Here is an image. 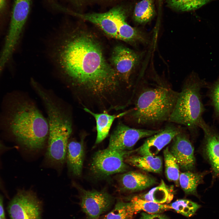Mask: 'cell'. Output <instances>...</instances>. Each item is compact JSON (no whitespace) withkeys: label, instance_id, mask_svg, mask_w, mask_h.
Wrapping results in <instances>:
<instances>
[{"label":"cell","instance_id":"1","mask_svg":"<svg viewBox=\"0 0 219 219\" xmlns=\"http://www.w3.org/2000/svg\"><path fill=\"white\" fill-rule=\"evenodd\" d=\"M57 60L72 85L102 106L114 107L121 99L123 82L106 61L99 42L90 33L75 29L58 46Z\"/></svg>","mask_w":219,"mask_h":219},{"label":"cell","instance_id":"11","mask_svg":"<svg viewBox=\"0 0 219 219\" xmlns=\"http://www.w3.org/2000/svg\"><path fill=\"white\" fill-rule=\"evenodd\" d=\"M72 185L80 193V205L86 219H99L100 215L111 206L112 197L106 192L86 190L73 182Z\"/></svg>","mask_w":219,"mask_h":219},{"label":"cell","instance_id":"20","mask_svg":"<svg viewBox=\"0 0 219 219\" xmlns=\"http://www.w3.org/2000/svg\"><path fill=\"white\" fill-rule=\"evenodd\" d=\"M156 15L154 0H141L135 6L133 18L137 23L144 25L150 22Z\"/></svg>","mask_w":219,"mask_h":219},{"label":"cell","instance_id":"25","mask_svg":"<svg viewBox=\"0 0 219 219\" xmlns=\"http://www.w3.org/2000/svg\"><path fill=\"white\" fill-rule=\"evenodd\" d=\"M214 0H166V5L179 12H189L197 9Z\"/></svg>","mask_w":219,"mask_h":219},{"label":"cell","instance_id":"14","mask_svg":"<svg viewBox=\"0 0 219 219\" xmlns=\"http://www.w3.org/2000/svg\"><path fill=\"white\" fill-rule=\"evenodd\" d=\"M172 140L169 150L179 167L186 171L192 170L195 164L194 148L184 130L183 129Z\"/></svg>","mask_w":219,"mask_h":219},{"label":"cell","instance_id":"16","mask_svg":"<svg viewBox=\"0 0 219 219\" xmlns=\"http://www.w3.org/2000/svg\"><path fill=\"white\" fill-rule=\"evenodd\" d=\"M83 138L79 141L72 140L68 141L66 159L69 172L73 176H81L84 156Z\"/></svg>","mask_w":219,"mask_h":219},{"label":"cell","instance_id":"3","mask_svg":"<svg viewBox=\"0 0 219 219\" xmlns=\"http://www.w3.org/2000/svg\"><path fill=\"white\" fill-rule=\"evenodd\" d=\"M12 105L6 119L10 132L27 148H42L48 138L47 120L29 100L17 99Z\"/></svg>","mask_w":219,"mask_h":219},{"label":"cell","instance_id":"5","mask_svg":"<svg viewBox=\"0 0 219 219\" xmlns=\"http://www.w3.org/2000/svg\"><path fill=\"white\" fill-rule=\"evenodd\" d=\"M205 85L204 81L195 73L187 76L179 92L168 122L184 126L192 134L197 132L204 111L201 90Z\"/></svg>","mask_w":219,"mask_h":219},{"label":"cell","instance_id":"18","mask_svg":"<svg viewBox=\"0 0 219 219\" xmlns=\"http://www.w3.org/2000/svg\"><path fill=\"white\" fill-rule=\"evenodd\" d=\"M84 109L92 115L96 120L97 132L96 144L101 142L108 135L110 127L115 119L126 115L129 111V110L118 115H112L106 112L102 113H95L87 108H85Z\"/></svg>","mask_w":219,"mask_h":219},{"label":"cell","instance_id":"17","mask_svg":"<svg viewBox=\"0 0 219 219\" xmlns=\"http://www.w3.org/2000/svg\"><path fill=\"white\" fill-rule=\"evenodd\" d=\"M120 182L122 189L131 192L144 190L157 183L156 179L153 177L136 171L123 174Z\"/></svg>","mask_w":219,"mask_h":219},{"label":"cell","instance_id":"8","mask_svg":"<svg viewBox=\"0 0 219 219\" xmlns=\"http://www.w3.org/2000/svg\"><path fill=\"white\" fill-rule=\"evenodd\" d=\"M130 152L108 148L96 152L93 156L91 169L99 176H108L123 172L127 169L125 158Z\"/></svg>","mask_w":219,"mask_h":219},{"label":"cell","instance_id":"15","mask_svg":"<svg viewBox=\"0 0 219 219\" xmlns=\"http://www.w3.org/2000/svg\"><path fill=\"white\" fill-rule=\"evenodd\" d=\"M199 127L204 133L203 153L210 165L214 177H219V134L203 120Z\"/></svg>","mask_w":219,"mask_h":219},{"label":"cell","instance_id":"28","mask_svg":"<svg viewBox=\"0 0 219 219\" xmlns=\"http://www.w3.org/2000/svg\"><path fill=\"white\" fill-rule=\"evenodd\" d=\"M11 13L10 0H0V35L9 22Z\"/></svg>","mask_w":219,"mask_h":219},{"label":"cell","instance_id":"10","mask_svg":"<svg viewBox=\"0 0 219 219\" xmlns=\"http://www.w3.org/2000/svg\"><path fill=\"white\" fill-rule=\"evenodd\" d=\"M161 129L133 128L120 123L111 135L107 148L119 151H127L131 149L140 139L152 136Z\"/></svg>","mask_w":219,"mask_h":219},{"label":"cell","instance_id":"33","mask_svg":"<svg viewBox=\"0 0 219 219\" xmlns=\"http://www.w3.org/2000/svg\"><path fill=\"white\" fill-rule=\"evenodd\" d=\"M0 219H2L1 217H0Z\"/></svg>","mask_w":219,"mask_h":219},{"label":"cell","instance_id":"23","mask_svg":"<svg viewBox=\"0 0 219 219\" xmlns=\"http://www.w3.org/2000/svg\"><path fill=\"white\" fill-rule=\"evenodd\" d=\"M135 214L141 211L151 214H160L172 209L169 205L148 201L137 196L134 197L130 202Z\"/></svg>","mask_w":219,"mask_h":219},{"label":"cell","instance_id":"30","mask_svg":"<svg viewBox=\"0 0 219 219\" xmlns=\"http://www.w3.org/2000/svg\"><path fill=\"white\" fill-rule=\"evenodd\" d=\"M139 219H169L165 215L160 214H151L142 212Z\"/></svg>","mask_w":219,"mask_h":219},{"label":"cell","instance_id":"27","mask_svg":"<svg viewBox=\"0 0 219 219\" xmlns=\"http://www.w3.org/2000/svg\"><path fill=\"white\" fill-rule=\"evenodd\" d=\"M169 205L176 212L187 217L193 216L200 207L196 203L187 199L178 200Z\"/></svg>","mask_w":219,"mask_h":219},{"label":"cell","instance_id":"9","mask_svg":"<svg viewBox=\"0 0 219 219\" xmlns=\"http://www.w3.org/2000/svg\"><path fill=\"white\" fill-rule=\"evenodd\" d=\"M41 202L31 191H19L8 207L11 219H40Z\"/></svg>","mask_w":219,"mask_h":219},{"label":"cell","instance_id":"4","mask_svg":"<svg viewBox=\"0 0 219 219\" xmlns=\"http://www.w3.org/2000/svg\"><path fill=\"white\" fill-rule=\"evenodd\" d=\"M37 94L44 103L48 116L46 158L53 163H63L66 159L68 139L72 130L71 116L46 90L39 89Z\"/></svg>","mask_w":219,"mask_h":219},{"label":"cell","instance_id":"12","mask_svg":"<svg viewBox=\"0 0 219 219\" xmlns=\"http://www.w3.org/2000/svg\"><path fill=\"white\" fill-rule=\"evenodd\" d=\"M140 59L139 54L129 48L119 45L113 49L110 61L111 66L120 78L130 87L131 73Z\"/></svg>","mask_w":219,"mask_h":219},{"label":"cell","instance_id":"7","mask_svg":"<svg viewBox=\"0 0 219 219\" xmlns=\"http://www.w3.org/2000/svg\"><path fill=\"white\" fill-rule=\"evenodd\" d=\"M32 0H14L8 31L2 52L12 55L19 42L28 17Z\"/></svg>","mask_w":219,"mask_h":219},{"label":"cell","instance_id":"22","mask_svg":"<svg viewBox=\"0 0 219 219\" xmlns=\"http://www.w3.org/2000/svg\"><path fill=\"white\" fill-rule=\"evenodd\" d=\"M207 172L193 173L186 171L180 173L179 182L182 189L187 194L197 195V188L202 182Z\"/></svg>","mask_w":219,"mask_h":219},{"label":"cell","instance_id":"19","mask_svg":"<svg viewBox=\"0 0 219 219\" xmlns=\"http://www.w3.org/2000/svg\"><path fill=\"white\" fill-rule=\"evenodd\" d=\"M125 161L146 172L160 173L162 170V158L156 155L132 156L127 157Z\"/></svg>","mask_w":219,"mask_h":219},{"label":"cell","instance_id":"13","mask_svg":"<svg viewBox=\"0 0 219 219\" xmlns=\"http://www.w3.org/2000/svg\"><path fill=\"white\" fill-rule=\"evenodd\" d=\"M171 123L158 133L148 137L139 148L138 154L141 156L156 155L183 129L179 126Z\"/></svg>","mask_w":219,"mask_h":219},{"label":"cell","instance_id":"2","mask_svg":"<svg viewBox=\"0 0 219 219\" xmlns=\"http://www.w3.org/2000/svg\"><path fill=\"white\" fill-rule=\"evenodd\" d=\"M178 94L164 83L144 85L137 91L134 107L127 115L135 125L158 130L168 122Z\"/></svg>","mask_w":219,"mask_h":219},{"label":"cell","instance_id":"26","mask_svg":"<svg viewBox=\"0 0 219 219\" xmlns=\"http://www.w3.org/2000/svg\"><path fill=\"white\" fill-rule=\"evenodd\" d=\"M135 214L130 202L119 201L102 219H132Z\"/></svg>","mask_w":219,"mask_h":219},{"label":"cell","instance_id":"6","mask_svg":"<svg viewBox=\"0 0 219 219\" xmlns=\"http://www.w3.org/2000/svg\"><path fill=\"white\" fill-rule=\"evenodd\" d=\"M67 12L96 25L112 38L131 43L137 38V29L127 23L125 12L121 7H114L103 13L82 14L69 10Z\"/></svg>","mask_w":219,"mask_h":219},{"label":"cell","instance_id":"31","mask_svg":"<svg viewBox=\"0 0 219 219\" xmlns=\"http://www.w3.org/2000/svg\"><path fill=\"white\" fill-rule=\"evenodd\" d=\"M0 217L2 219H6L5 215L2 197L0 196Z\"/></svg>","mask_w":219,"mask_h":219},{"label":"cell","instance_id":"29","mask_svg":"<svg viewBox=\"0 0 219 219\" xmlns=\"http://www.w3.org/2000/svg\"><path fill=\"white\" fill-rule=\"evenodd\" d=\"M210 95L215 112L219 117V78L212 86Z\"/></svg>","mask_w":219,"mask_h":219},{"label":"cell","instance_id":"21","mask_svg":"<svg viewBox=\"0 0 219 219\" xmlns=\"http://www.w3.org/2000/svg\"><path fill=\"white\" fill-rule=\"evenodd\" d=\"M173 195L172 190L162 180L158 186L146 193L137 196L145 200L164 204L170 203Z\"/></svg>","mask_w":219,"mask_h":219},{"label":"cell","instance_id":"32","mask_svg":"<svg viewBox=\"0 0 219 219\" xmlns=\"http://www.w3.org/2000/svg\"><path fill=\"white\" fill-rule=\"evenodd\" d=\"M1 147V143H0V148Z\"/></svg>","mask_w":219,"mask_h":219},{"label":"cell","instance_id":"24","mask_svg":"<svg viewBox=\"0 0 219 219\" xmlns=\"http://www.w3.org/2000/svg\"><path fill=\"white\" fill-rule=\"evenodd\" d=\"M165 173L168 180L173 182L176 185H179V166L176 158L167 147L163 151Z\"/></svg>","mask_w":219,"mask_h":219}]
</instances>
